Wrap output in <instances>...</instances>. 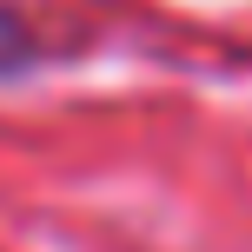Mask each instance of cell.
I'll return each mask as SVG.
<instances>
[{
    "instance_id": "cell-1",
    "label": "cell",
    "mask_w": 252,
    "mask_h": 252,
    "mask_svg": "<svg viewBox=\"0 0 252 252\" xmlns=\"http://www.w3.org/2000/svg\"><path fill=\"white\" fill-rule=\"evenodd\" d=\"M40 60V40L27 33V20L13 7H0V73H27Z\"/></svg>"
}]
</instances>
